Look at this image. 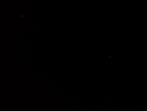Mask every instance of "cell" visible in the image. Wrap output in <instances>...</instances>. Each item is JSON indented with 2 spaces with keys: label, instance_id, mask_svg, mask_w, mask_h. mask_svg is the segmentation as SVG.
<instances>
[]
</instances>
